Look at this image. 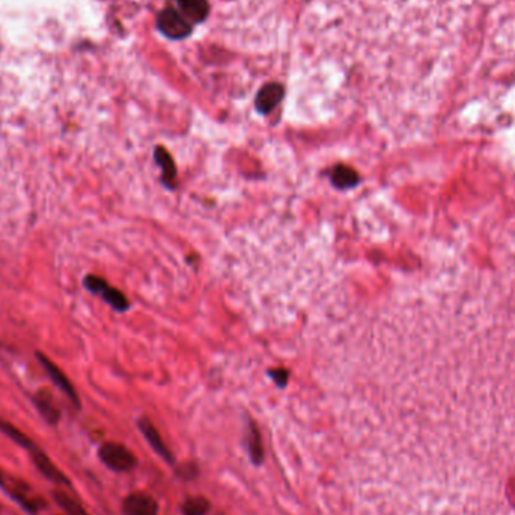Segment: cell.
<instances>
[{
  "label": "cell",
  "mask_w": 515,
  "mask_h": 515,
  "mask_svg": "<svg viewBox=\"0 0 515 515\" xmlns=\"http://www.w3.org/2000/svg\"><path fill=\"white\" fill-rule=\"evenodd\" d=\"M98 457L113 472H130L137 464L133 452L120 443H104L98 451Z\"/></svg>",
  "instance_id": "obj_1"
},
{
  "label": "cell",
  "mask_w": 515,
  "mask_h": 515,
  "mask_svg": "<svg viewBox=\"0 0 515 515\" xmlns=\"http://www.w3.org/2000/svg\"><path fill=\"white\" fill-rule=\"evenodd\" d=\"M208 509H210V502L201 496L187 499L183 505L184 515H205Z\"/></svg>",
  "instance_id": "obj_16"
},
{
  "label": "cell",
  "mask_w": 515,
  "mask_h": 515,
  "mask_svg": "<svg viewBox=\"0 0 515 515\" xmlns=\"http://www.w3.org/2000/svg\"><path fill=\"white\" fill-rule=\"evenodd\" d=\"M31 455H32L34 463L36 464L38 470L41 472L45 478H48V479L56 482V484L69 485L68 479L65 478V474L56 467V465L52 463V460L48 458L43 451H39L38 448H35V449L31 451Z\"/></svg>",
  "instance_id": "obj_5"
},
{
  "label": "cell",
  "mask_w": 515,
  "mask_h": 515,
  "mask_svg": "<svg viewBox=\"0 0 515 515\" xmlns=\"http://www.w3.org/2000/svg\"><path fill=\"white\" fill-rule=\"evenodd\" d=\"M282 100V87L279 85H270L264 87L256 98V107L261 113H269Z\"/></svg>",
  "instance_id": "obj_10"
},
{
  "label": "cell",
  "mask_w": 515,
  "mask_h": 515,
  "mask_svg": "<svg viewBox=\"0 0 515 515\" xmlns=\"http://www.w3.org/2000/svg\"><path fill=\"white\" fill-rule=\"evenodd\" d=\"M0 431H2L5 435H8V437L11 439L13 442H15L17 444H20V446H22V448L27 449L29 452H31L32 449H35V448H36V444H35V443H32V440L29 439L26 434H23L22 431L17 430V428L14 427V425L8 423V422H5V421H2V419H0Z\"/></svg>",
  "instance_id": "obj_13"
},
{
  "label": "cell",
  "mask_w": 515,
  "mask_h": 515,
  "mask_svg": "<svg viewBox=\"0 0 515 515\" xmlns=\"http://www.w3.org/2000/svg\"><path fill=\"white\" fill-rule=\"evenodd\" d=\"M122 511L125 515H157L158 505L151 496L134 493L124 500Z\"/></svg>",
  "instance_id": "obj_3"
},
{
  "label": "cell",
  "mask_w": 515,
  "mask_h": 515,
  "mask_svg": "<svg viewBox=\"0 0 515 515\" xmlns=\"http://www.w3.org/2000/svg\"><path fill=\"white\" fill-rule=\"evenodd\" d=\"M180 3V14L189 22V20L202 18L206 13V3L204 0H178Z\"/></svg>",
  "instance_id": "obj_11"
},
{
  "label": "cell",
  "mask_w": 515,
  "mask_h": 515,
  "mask_svg": "<svg viewBox=\"0 0 515 515\" xmlns=\"http://www.w3.org/2000/svg\"><path fill=\"white\" fill-rule=\"evenodd\" d=\"M247 448H249L251 458L253 464H261L264 458V449H262V442L260 431L256 430L253 423H251V431H249V439H247Z\"/></svg>",
  "instance_id": "obj_14"
},
{
  "label": "cell",
  "mask_w": 515,
  "mask_h": 515,
  "mask_svg": "<svg viewBox=\"0 0 515 515\" xmlns=\"http://www.w3.org/2000/svg\"><path fill=\"white\" fill-rule=\"evenodd\" d=\"M98 295H101L103 299L118 312H125L128 308H130V303H128L127 297L121 291H118L116 288H112V286L108 283L104 286L103 291Z\"/></svg>",
  "instance_id": "obj_12"
},
{
  "label": "cell",
  "mask_w": 515,
  "mask_h": 515,
  "mask_svg": "<svg viewBox=\"0 0 515 515\" xmlns=\"http://www.w3.org/2000/svg\"><path fill=\"white\" fill-rule=\"evenodd\" d=\"M0 485H3V482H2V478H0Z\"/></svg>",
  "instance_id": "obj_19"
},
{
  "label": "cell",
  "mask_w": 515,
  "mask_h": 515,
  "mask_svg": "<svg viewBox=\"0 0 515 515\" xmlns=\"http://www.w3.org/2000/svg\"><path fill=\"white\" fill-rule=\"evenodd\" d=\"M162 31L171 36H183L190 31L189 22L180 14V11H164L162 14Z\"/></svg>",
  "instance_id": "obj_6"
},
{
  "label": "cell",
  "mask_w": 515,
  "mask_h": 515,
  "mask_svg": "<svg viewBox=\"0 0 515 515\" xmlns=\"http://www.w3.org/2000/svg\"><path fill=\"white\" fill-rule=\"evenodd\" d=\"M139 428H141L143 437L146 439V442L151 444V448L160 455V457L169 464H174V457L172 452L169 451V448L166 446V443L163 442L160 432L155 430V427L153 425V422L146 418L139 419Z\"/></svg>",
  "instance_id": "obj_4"
},
{
  "label": "cell",
  "mask_w": 515,
  "mask_h": 515,
  "mask_svg": "<svg viewBox=\"0 0 515 515\" xmlns=\"http://www.w3.org/2000/svg\"><path fill=\"white\" fill-rule=\"evenodd\" d=\"M55 500L66 515H89L80 505H78L71 496H68L66 493H55Z\"/></svg>",
  "instance_id": "obj_15"
},
{
  "label": "cell",
  "mask_w": 515,
  "mask_h": 515,
  "mask_svg": "<svg viewBox=\"0 0 515 515\" xmlns=\"http://www.w3.org/2000/svg\"><path fill=\"white\" fill-rule=\"evenodd\" d=\"M155 162L158 163V166L163 169V175L162 180L163 183L169 187V189H175V180H176V166L174 163L172 155L167 153L166 148L158 146L155 150Z\"/></svg>",
  "instance_id": "obj_7"
},
{
  "label": "cell",
  "mask_w": 515,
  "mask_h": 515,
  "mask_svg": "<svg viewBox=\"0 0 515 515\" xmlns=\"http://www.w3.org/2000/svg\"><path fill=\"white\" fill-rule=\"evenodd\" d=\"M38 359L44 366V369L48 374V377L52 379V381L68 396L69 400H71V402L76 405L77 409L80 407V401H78V396L73 388V384L69 383V380L66 379V375L62 372V369H59V366H56L50 359L47 358V355L41 353H38Z\"/></svg>",
  "instance_id": "obj_2"
},
{
  "label": "cell",
  "mask_w": 515,
  "mask_h": 515,
  "mask_svg": "<svg viewBox=\"0 0 515 515\" xmlns=\"http://www.w3.org/2000/svg\"><path fill=\"white\" fill-rule=\"evenodd\" d=\"M83 285H85V288L87 291H91L94 294H100L103 291L104 286L107 285V282L104 279H101V277L94 276V274H89V276H86L85 279H83Z\"/></svg>",
  "instance_id": "obj_17"
},
{
  "label": "cell",
  "mask_w": 515,
  "mask_h": 515,
  "mask_svg": "<svg viewBox=\"0 0 515 515\" xmlns=\"http://www.w3.org/2000/svg\"><path fill=\"white\" fill-rule=\"evenodd\" d=\"M330 178H332V184L336 187V189H342V190L353 189V187L358 185L360 181L359 174L354 169H351V167L344 166V164L336 166L332 171Z\"/></svg>",
  "instance_id": "obj_8"
},
{
  "label": "cell",
  "mask_w": 515,
  "mask_h": 515,
  "mask_svg": "<svg viewBox=\"0 0 515 515\" xmlns=\"http://www.w3.org/2000/svg\"><path fill=\"white\" fill-rule=\"evenodd\" d=\"M34 402H35V405H36L38 411L43 414V418H44L48 423H52V425L57 423L59 418H61V413H59V409L56 407V404H55V401H53V398H52V395H50V393L45 392V390L38 392V393L35 395Z\"/></svg>",
  "instance_id": "obj_9"
},
{
  "label": "cell",
  "mask_w": 515,
  "mask_h": 515,
  "mask_svg": "<svg viewBox=\"0 0 515 515\" xmlns=\"http://www.w3.org/2000/svg\"><path fill=\"white\" fill-rule=\"evenodd\" d=\"M270 375H271V379L276 381V384L279 386V388H285L286 383H288V371L283 369V368L271 369Z\"/></svg>",
  "instance_id": "obj_18"
}]
</instances>
